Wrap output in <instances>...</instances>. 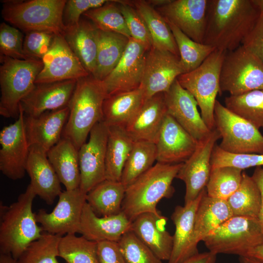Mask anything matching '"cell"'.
Returning a JSON list of instances; mask_svg holds the SVG:
<instances>
[{
	"instance_id": "obj_1",
	"label": "cell",
	"mask_w": 263,
	"mask_h": 263,
	"mask_svg": "<svg viewBox=\"0 0 263 263\" xmlns=\"http://www.w3.org/2000/svg\"><path fill=\"white\" fill-rule=\"evenodd\" d=\"M260 14L251 0H208L203 44L226 52L234 50Z\"/></svg>"
},
{
	"instance_id": "obj_2",
	"label": "cell",
	"mask_w": 263,
	"mask_h": 263,
	"mask_svg": "<svg viewBox=\"0 0 263 263\" xmlns=\"http://www.w3.org/2000/svg\"><path fill=\"white\" fill-rule=\"evenodd\" d=\"M37 196L29 184L17 200L9 206H0V253L17 260L44 231L37 221L32 206Z\"/></svg>"
},
{
	"instance_id": "obj_3",
	"label": "cell",
	"mask_w": 263,
	"mask_h": 263,
	"mask_svg": "<svg viewBox=\"0 0 263 263\" xmlns=\"http://www.w3.org/2000/svg\"><path fill=\"white\" fill-rule=\"evenodd\" d=\"M182 165L157 162L126 188L121 211L132 222L141 214L159 213L157 205L173 195L172 183Z\"/></svg>"
},
{
	"instance_id": "obj_4",
	"label": "cell",
	"mask_w": 263,
	"mask_h": 263,
	"mask_svg": "<svg viewBox=\"0 0 263 263\" xmlns=\"http://www.w3.org/2000/svg\"><path fill=\"white\" fill-rule=\"evenodd\" d=\"M107 95L101 81L92 75L77 80L68 105L69 114L62 137L79 150L93 127L103 119V104Z\"/></svg>"
},
{
	"instance_id": "obj_5",
	"label": "cell",
	"mask_w": 263,
	"mask_h": 263,
	"mask_svg": "<svg viewBox=\"0 0 263 263\" xmlns=\"http://www.w3.org/2000/svg\"><path fill=\"white\" fill-rule=\"evenodd\" d=\"M66 0H4L3 19L25 33L43 31L63 36Z\"/></svg>"
},
{
	"instance_id": "obj_6",
	"label": "cell",
	"mask_w": 263,
	"mask_h": 263,
	"mask_svg": "<svg viewBox=\"0 0 263 263\" xmlns=\"http://www.w3.org/2000/svg\"><path fill=\"white\" fill-rule=\"evenodd\" d=\"M0 114L17 119L20 103L34 87L42 61L0 56Z\"/></svg>"
},
{
	"instance_id": "obj_7",
	"label": "cell",
	"mask_w": 263,
	"mask_h": 263,
	"mask_svg": "<svg viewBox=\"0 0 263 263\" xmlns=\"http://www.w3.org/2000/svg\"><path fill=\"white\" fill-rule=\"evenodd\" d=\"M226 52L216 49L196 69L180 75V85L196 99L201 116L210 130L215 129L214 106L220 95V75Z\"/></svg>"
},
{
	"instance_id": "obj_8",
	"label": "cell",
	"mask_w": 263,
	"mask_h": 263,
	"mask_svg": "<svg viewBox=\"0 0 263 263\" xmlns=\"http://www.w3.org/2000/svg\"><path fill=\"white\" fill-rule=\"evenodd\" d=\"M208 251L246 256L263 242V229L257 218L232 216L203 240Z\"/></svg>"
},
{
	"instance_id": "obj_9",
	"label": "cell",
	"mask_w": 263,
	"mask_h": 263,
	"mask_svg": "<svg viewBox=\"0 0 263 263\" xmlns=\"http://www.w3.org/2000/svg\"><path fill=\"white\" fill-rule=\"evenodd\" d=\"M220 95H238L263 90V62L242 45L225 55L220 75Z\"/></svg>"
},
{
	"instance_id": "obj_10",
	"label": "cell",
	"mask_w": 263,
	"mask_h": 263,
	"mask_svg": "<svg viewBox=\"0 0 263 263\" xmlns=\"http://www.w3.org/2000/svg\"><path fill=\"white\" fill-rule=\"evenodd\" d=\"M214 117L215 128L222 138L221 149L234 154H263V135L258 129L217 100Z\"/></svg>"
},
{
	"instance_id": "obj_11",
	"label": "cell",
	"mask_w": 263,
	"mask_h": 263,
	"mask_svg": "<svg viewBox=\"0 0 263 263\" xmlns=\"http://www.w3.org/2000/svg\"><path fill=\"white\" fill-rule=\"evenodd\" d=\"M86 194L79 188L62 191L52 211L40 209L36 213L37 222L50 234L63 236L78 233Z\"/></svg>"
},
{
	"instance_id": "obj_12",
	"label": "cell",
	"mask_w": 263,
	"mask_h": 263,
	"mask_svg": "<svg viewBox=\"0 0 263 263\" xmlns=\"http://www.w3.org/2000/svg\"><path fill=\"white\" fill-rule=\"evenodd\" d=\"M0 170L12 180L25 175L30 148L24 126V114L19 107V115L13 123L0 132Z\"/></svg>"
},
{
	"instance_id": "obj_13",
	"label": "cell",
	"mask_w": 263,
	"mask_h": 263,
	"mask_svg": "<svg viewBox=\"0 0 263 263\" xmlns=\"http://www.w3.org/2000/svg\"><path fill=\"white\" fill-rule=\"evenodd\" d=\"M108 136V126L102 121L99 122L91 131L88 141L78 150L79 188L86 193L106 179Z\"/></svg>"
},
{
	"instance_id": "obj_14",
	"label": "cell",
	"mask_w": 263,
	"mask_h": 263,
	"mask_svg": "<svg viewBox=\"0 0 263 263\" xmlns=\"http://www.w3.org/2000/svg\"><path fill=\"white\" fill-rule=\"evenodd\" d=\"M221 138L215 128L198 141L196 148L180 168L176 176L186 186L185 204L195 199L206 189L210 174L211 158L217 141Z\"/></svg>"
},
{
	"instance_id": "obj_15",
	"label": "cell",
	"mask_w": 263,
	"mask_h": 263,
	"mask_svg": "<svg viewBox=\"0 0 263 263\" xmlns=\"http://www.w3.org/2000/svg\"><path fill=\"white\" fill-rule=\"evenodd\" d=\"M150 49L145 44L130 38L119 62L101 81L107 96L140 88L146 55Z\"/></svg>"
},
{
	"instance_id": "obj_16",
	"label": "cell",
	"mask_w": 263,
	"mask_h": 263,
	"mask_svg": "<svg viewBox=\"0 0 263 263\" xmlns=\"http://www.w3.org/2000/svg\"><path fill=\"white\" fill-rule=\"evenodd\" d=\"M184 73L179 56L151 47L146 55L140 87L145 101L156 94L167 92L177 78Z\"/></svg>"
},
{
	"instance_id": "obj_17",
	"label": "cell",
	"mask_w": 263,
	"mask_h": 263,
	"mask_svg": "<svg viewBox=\"0 0 263 263\" xmlns=\"http://www.w3.org/2000/svg\"><path fill=\"white\" fill-rule=\"evenodd\" d=\"M35 84L76 80L90 75L62 35H55Z\"/></svg>"
},
{
	"instance_id": "obj_18",
	"label": "cell",
	"mask_w": 263,
	"mask_h": 263,
	"mask_svg": "<svg viewBox=\"0 0 263 263\" xmlns=\"http://www.w3.org/2000/svg\"><path fill=\"white\" fill-rule=\"evenodd\" d=\"M208 0H169L156 10L195 41L203 43Z\"/></svg>"
},
{
	"instance_id": "obj_19",
	"label": "cell",
	"mask_w": 263,
	"mask_h": 263,
	"mask_svg": "<svg viewBox=\"0 0 263 263\" xmlns=\"http://www.w3.org/2000/svg\"><path fill=\"white\" fill-rule=\"evenodd\" d=\"M164 97L167 113L197 141L209 133L211 130L198 111L196 99L180 85L177 79L164 93Z\"/></svg>"
},
{
	"instance_id": "obj_20",
	"label": "cell",
	"mask_w": 263,
	"mask_h": 263,
	"mask_svg": "<svg viewBox=\"0 0 263 263\" xmlns=\"http://www.w3.org/2000/svg\"><path fill=\"white\" fill-rule=\"evenodd\" d=\"M198 141L168 113L156 144L157 162L165 164L184 163L195 151Z\"/></svg>"
},
{
	"instance_id": "obj_21",
	"label": "cell",
	"mask_w": 263,
	"mask_h": 263,
	"mask_svg": "<svg viewBox=\"0 0 263 263\" xmlns=\"http://www.w3.org/2000/svg\"><path fill=\"white\" fill-rule=\"evenodd\" d=\"M76 80L36 83L21 101L19 107L24 115L36 116L68 106Z\"/></svg>"
},
{
	"instance_id": "obj_22",
	"label": "cell",
	"mask_w": 263,
	"mask_h": 263,
	"mask_svg": "<svg viewBox=\"0 0 263 263\" xmlns=\"http://www.w3.org/2000/svg\"><path fill=\"white\" fill-rule=\"evenodd\" d=\"M206 192V188L194 200L175 207L171 216L175 226L173 247L168 263H181L199 253L198 247L193 244L194 220L198 206Z\"/></svg>"
},
{
	"instance_id": "obj_23",
	"label": "cell",
	"mask_w": 263,
	"mask_h": 263,
	"mask_svg": "<svg viewBox=\"0 0 263 263\" xmlns=\"http://www.w3.org/2000/svg\"><path fill=\"white\" fill-rule=\"evenodd\" d=\"M69 114L68 106L45 112L36 116L24 115V126L30 146L47 152L62 138Z\"/></svg>"
},
{
	"instance_id": "obj_24",
	"label": "cell",
	"mask_w": 263,
	"mask_h": 263,
	"mask_svg": "<svg viewBox=\"0 0 263 263\" xmlns=\"http://www.w3.org/2000/svg\"><path fill=\"white\" fill-rule=\"evenodd\" d=\"M167 110L164 93L147 99L125 127L134 141L156 143Z\"/></svg>"
},
{
	"instance_id": "obj_25",
	"label": "cell",
	"mask_w": 263,
	"mask_h": 263,
	"mask_svg": "<svg viewBox=\"0 0 263 263\" xmlns=\"http://www.w3.org/2000/svg\"><path fill=\"white\" fill-rule=\"evenodd\" d=\"M26 171L36 195L49 205L62 192L61 182L47 157V152L31 146Z\"/></svg>"
},
{
	"instance_id": "obj_26",
	"label": "cell",
	"mask_w": 263,
	"mask_h": 263,
	"mask_svg": "<svg viewBox=\"0 0 263 263\" xmlns=\"http://www.w3.org/2000/svg\"><path fill=\"white\" fill-rule=\"evenodd\" d=\"M132 222L121 211L118 214L99 217L85 203L78 233L89 240L99 242H118L122 236L131 230Z\"/></svg>"
},
{
	"instance_id": "obj_27",
	"label": "cell",
	"mask_w": 263,
	"mask_h": 263,
	"mask_svg": "<svg viewBox=\"0 0 263 263\" xmlns=\"http://www.w3.org/2000/svg\"><path fill=\"white\" fill-rule=\"evenodd\" d=\"M167 217L160 212H146L132 222L131 230L162 261H169L173 247V236L165 227Z\"/></svg>"
},
{
	"instance_id": "obj_28",
	"label": "cell",
	"mask_w": 263,
	"mask_h": 263,
	"mask_svg": "<svg viewBox=\"0 0 263 263\" xmlns=\"http://www.w3.org/2000/svg\"><path fill=\"white\" fill-rule=\"evenodd\" d=\"M63 36L84 68L92 75L97 54V28L89 20L81 19L77 24L66 27Z\"/></svg>"
},
{
	"instance_id": "obj_29",
	"label": "cell",
	"mask_w": 263,
	"mask_h": 263,
	"mask_svg": "<svg viewBox=\"0 0 263 263\" xmlns=\"http://www.w3.org/2000/svg\"><path fill=\"white\" fill-rule=\"evenodd\" d=\"M49 161L66 190L79 188L80 174L78 150L69 139L62 137L47 152Z\"/></svg>"
},
{
	"instance_id": "obj_30",
	"label": "cell",
	"mask_w": 263,
	"mask_h": 263,
	"mask_svg": "<svg viewBox=\"0 0 263 263\" xmlns=\"http://www.w3.org/2000/svg\"><path fill=\"white\" fill-rule=\"evenodd\" d=\"M232 216L226 200L209 197L206 191L196 212L194 245L197 247L200 242Z\"/></svg>"
},
{
	"instance_id": "obj_31",
	"label": "cell",
	"mask_w": 263,
	"mask_h": 263,
	"mask_svg": "<svg viewBox=\"0 0 263 263\" xmlns=\"http://www.w3.org/2000/svg\"><path fill=\"white\" fill-rule=\"evenodd\" d=\"M145 101L142 90L107 96L103 104V119L108 126L125 127Z\"/></svg>"
},
{
	"instance_id": "obj_32",
	"label": "cell",
	"mask_w": 263,
	"mask_h": 263,
	"mask_svg": "<svg viewBox=\"0 0 263 263\" xmlns=\"http://www.w3.org/2000/svg\"><path fill=\"white\" fill-rule=\"evenodd\" d=\"M129 40L122 34L98 29L96 66L92 75L95 79L102 81L110 74L121 59Z\"/></svg>"
},
{
	"instance_id": "obj_33",
	"label": "cell",
	"mask_w": 263,
	"mask_h": 263,
	"mask_svg": "<svg viewBox=\"0 0 263 263\" xmlns=\"http://www.w3.org/2000/svg\"><path fill=\"white\" fill-rule=\"evenodd\" d=\"M134 142L125 127L108 126L106 179L120 181L125 164Z\"/></svg>"
},
{
	"instance_id": "obj_34",
	"label": "cell",
	"mask_w": 263,
	"mask_h": 263,
	"mask_svg": "<svg viewBox=\"0 0 263 263\" xmlns=\"http://www.w3.org/2000/svg\"><path fill=\"white\" fill-rule=\"evenodd\" d=\"M146 22L150 33L152 47L167 51L179 56L172 33L162 16L148 0H129Z\"/></svg>"
},
{
	"instance_id": "obj_35",
	"label": "cell",
	"mask_w": 263,
	"mask_h": 263,
	"mask_svg": "<svg viewBox=\"0 0 263 263\" xmlns=\"http://www.w3.org/2000/svg\"><path fill=\"white\" fill-rule=\"evenodd\" d=\"M125 190L120 181L105 179L86 194V202L99 217L116 215L121 212Z\"/></svg>"
},
{
	"instance_id": "obj_36",
	"label": "cell",
	"mask_w": 263,
	"mask_h": 263,
	"mask_svg": "<svg viewBox=\"0 0 263 263\" xmlns=\"http://www.w3.org/2000/svg\"><path fill=\"white\" fill-rule=\"evenodd\" d=\"M227 202L233 216L257 218L261 206L259 188L251 176L243 172L241 184Z\"/></svg>"
},
{
	"instance_id": "obj_37",
	"label": "cell",
	"mask_w": 263,
	"mask_h": 263,
	"mask_svg": "<svg viewBox=\"0 0 263 263\" xmlns=\"http://www.w3.org/2000/svg\"><path fill=\"white\" fill-rule=\"evenodd\" d=\"M156 158L155 143L146 141H135L125 164L120 182L126 188L151 168Z\"/></svg>"
},
{
	"instance_id": "obj_38",
	"label": "cell",
	"mask_w": 263,
	"mask_h": 263,
	"mask_svg": "<svg viewBox=\"0 0 263 263\" xmlns=\"http://www.w3.org/2000/svg\"><path fill=\"white\" fill-rule=\"evenodd\" d=\"M165 20L175 40L185 73L196 69L216 50L211 46L194 41L170 22Z\"/></svg>"
},
{
	"instance_id": "obj_39",
	"label": "cell",
	"mask_w": 263,
	"mask_h": 263,
	"mask_svg": "<svg viewBox=\"0 0 263 263\" xmlns=\"http://www.w3.org/2000/svg\"><path fill=\"white\" fill-rule=\"evenodd\" d=\"M225 106L259 130L263 128V90L227 96Z\"/></svg>"
},
{
	"instance_id": "obj_40",
	"label": "cell",
	"mask_w": 263,
	"mask_h": 263,
	"mask_svg": "<svg viewBox=\"0 0 263 263\" xmlns=\"http://www.w3.org/2000/svg\"><path fill=\"white\" fill-rule=\"evenodd\" d=\"M58 257L67 263H99L97 242L75 234H66L60 240Z\"/></svg>"
},
{
	"instance_id": "obj_41",
	"label": "cell",
	"mask_w": 263,
	"mask_h": 263,
	"mask_svg": "<svg viewBox=\"0 0 263 263\" xmlns=\"http://www.w3.org/2000/svg\"><path fill=\"white\" fill-rule=\"evenodd\" d=\"M243 170L231 166L211 168L206 187L209 197L227 200L239 187Z\"/></svg>"
},
{
	"instance_id": "obj_42",
	"label": "cell",
	"mask_w": 263,
	"mask_h": 263,
	"mask_svg": "<svg viewBox=\"0 0 263 263\" xmlns=\"http://www.w3.org/2000/svg\"><path fill=\"white\" fill-rule=\"evenodd\" d=\"M118 0H109L103 6L90 10L83 16L102 31L117 33L131 38L125 20L118 4Z\"/></svg>"
},
{
	"instance_id": "obj_43",
	"label": "cell",
	"mask_w": 263,
	"mask_h": 263,
	"mask_svg": "<svg viewBox=\"0 0 263 263\" xmlns=\"http://www.w3.org/2000/svg\"><path fill=\"white\" fill-rule=\"evenodd\" d=\"M61 237L44 232L41 238L29 245L17 263H59L57 258Z\"/></svg>"
},
{
	"instance_id": "obj_44",
	"label": "cell",
	"mask_w": 263,
	"mask_h": 263,
	"mask_svg": "<svg viewBox=\"0 0 263 263\" xmlns=\"http://www.w3.org/2000/svg\"><path fill=\"white\" fill-rule=\"evenodd\" d=\"M118 244L126 263H162L131 230L122 236Z\"/></svg>"
},
{
	"instance_id": "obj_45",
	"label": "cell",
	"mask_w": 263,
	"mask_h": 263,
	"mask_svg": "<svg viewBox=\"0 0 263 263\" xmlns=\"http://www.w3.org/2000/svg\"><path fill=\"white\" fill-rule=\"evenodd\" d=\"M211 168L231 166L242 170L263 166V154H234L227 152L215 145L211 158Z\"/></svg>"
},
{
	"instance_id": "obj_46",
	"label": "cell",
	"mask_w": 263,
	"mask_h": 263,
	"mask_svg": "<svg viewBox=\"0 0 263 263\" xmlns=\"http://www.w3.org/2000/svg\"><path fill=\"white\" fill-rule=\"evenodd\" d=\"M117 3L131 38L151 48L152 45L151 37L143 19L135 8L129 3V0H119Z\"/></svg>"
},
{
	"instance_id": "obj_47",
	"label": "cell",
	"mask_w": 263,
	"mask_h": 263,
	"mask_svg": "<svg viewBox=\"0 0 263 263\" xmlns=\"http://www.w3.org/2000/svg\"><path fill=\"white\" fill-rule=\"evenodd\" d=\"M24 38L19 29L5 22L0 24V56L27 60L23 49Z\"/></svg>"
},
{
	"instance_id": "obj_48",
	"label": "cell",
	"mask_w": 263,
	"mask_h": 263,
	"mask_svg": "<svg viewBox=\"0 0 263 263\" xmlns=\"http://www.w3.org/2000/svg\"><path fill=\"white\" fill-rule=\"evenodd\" d=\"M55 35L43 31L26 33L24 38L23 49L27 59L42 60L48 51Z\"/></svg>"
},
{
	"instance_id": "obj_49",
	"label": "cell",
	"mask_w": 263,
	"mask_h": 263,
	"mask_svg": "<svg viewBox=\"0 0 263 263\" xmlns=\"http://www.w3.org/2000/svg\"><path fill=\"white\" fill-rule=\"evenodd\" d=\"M109 0H68L66 1L63 13V22L66 27L77 24L81 16L87 11L100 7Z\"/></svg>"
},
{
	"instance_id": "obj_50",
	"label": "cell",
	"mask_w": 263,
	"mask_h": 263,
	"mask_svg": "<svg viewBox=\"0 0 263 263\" xmlns=\"http://www.w3.org/2000/svg\"><path fill=\"white\" fill-rule=\"evenodd\" d=\"M242 45L263 62V13L260 14Z\"/></svg>"
},
{
	"instance_id": "obj_51",
	"label": "cell",
	"mask_w": 263,
	"mask_h": 263,
	"mask_svg": "<svg viewBox=\"0 0 263 263\" xmlns=\"http://www.w3.org/2000/svg\"><path fill=\"white\" fill-rule=\"evenodd\" d=\"M97 256L99 263H126L116 242H97Z\"/></svg>"
},
{
	"instance_id": "obj_52",
	"label": "cell",
	"mask_w": 263,
	"mask_h": 263,
	"mask_svg": "<svg viewBox=\"0 0 263 263\" xmlns=\"http://www.w3.org/2000/svg\"><path fill=\"white\" fill-rule=\"evenodd\" d=\"M251 176L257 184L261 193V206L258 219L263 229V168L256 167Z\"/></svg>"
},
{
	"instance_id": "obj_53",
	"label": "cell",
	"mask_w": 263,
	"mask_h": 263,
	"mask_svg": "<svg viewBox=\"0 0 263 263\" xmlns=\"http://www.w3.org/2000/svg\"><path fill=\"white\" fill-rule=\"evenodd\" d=\"M217 255L210 251L198 253L181 263H216Z\"/></svg>"
},
{
	"instance_id": "obj_54",
	"label": "cell",
	"mask_w": 263,
	"mask_h": 263,
	"mask_svg": "<svg viewBox=\"0 0 263 263\" xmlns=\"http://www.w3.org/2000/svg\"><path fill=\"white\" fill-rule=\"evenodd\" d=\"M263 263V242L251 250L246 256Z\"/></svg>"
},
{
	"instance_id": "obj_55",
	"label": "cell",
	"mask_w": 263,
	"mask_h": 263,
	"mask_svg": "<svg viewBox=\"0 0 263 263\" xmlns=\"http://www.w3.org/2000/svg\"><path fill=\"white\" fill-rule=\"evenodd\" d=\"M0 263H17V261L10 254L0 253Z\"/></svg>"
},
{
	"instance_id": "obj_56",
	"label": "cell",
	"mask_w": 263,
	"mask_h": 263,
	"mask_svg": "<svg viewBox=\"0 0 263 263\" xmlns=\"http://www.w3.org/2000/svg\"><path fill=\"white\" fill-rule=\"evenodd\" d=\"M239 261L240 263H262L254 259L245 256L239 257Z\"/></svg>"
},
{
	"instance_id": "obj_57",
	"label": "cell",
	"mask_w": 263,
	"mask_h": 263,
	"mask_svg": "<svg viewBox=\"0 0 263 263\" xmlns=\"http://www.w3.org/2000/svg\"><path fill=\"white\" fill-rule=\"evenodd\" d=\"M255 6L258 9L260 13H263V0H251Z\"/></svg>"
}]
</instances>
